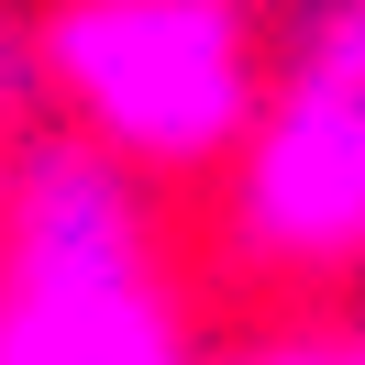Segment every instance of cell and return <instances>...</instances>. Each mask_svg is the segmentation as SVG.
<instances>
[{"mask_svg":"<svg viewBox=\"0 0 365 365\" xmlns=\"http://www.w3.org/2000/svg\"><path fill=\"white\" fill-rule=\"evenodd\" d=\"M0 365H188L155 178L89 133L0 155Z\"/></svg>","mask_w":365,"mask_h":365,"instance_id":"6da1fadb","label":"cell"},{"mask_svg":"<svg viewBox=\"0 0 365 365\" xmlns=\"http://www.w3.org/2000/svg\"><path fill=\"white\" fill-rule=\"evenodd\" d=\"M34 56L67 122L144 178H222L277 78L255 0H45Z\"/></svg>","mask_w":365,"mask_h":365,"instance_id":"7a4b0ae2","label":"cell"},{"mask_svg":"<svg viewBox=\"0 0 365 365\" xmlns=\"http://www.w3.org/2000/svg\"><path fill=\"white\" fill-rule=\"evenodd\" d=\"M222 244L232 266L321 288L365 266V78L321 56H277L266 111L222 166Z\"/></svg>","mask_w":365,"mask_h":365,"instance_id":"3957f363","label":"cell"},{"mask_svg":"<svg viewBox=\"0 0 365 365\" xmlns=\"http://www.w3.org/2000/svg\"><path fill=\"white\" fill-rule=\"evenodd\" d=\"M34 78H45V56H34V11H23V0H0V122L34 100Z\"/></svg>","mask_w":365,"mask_h":365,"instance_id":"277c9868","label":"cell"},{"mask_svg":"<svg viewBox=\"0 0 365 365\" xmlns=\"http://www.w3.org/2000/svg\"><path fill=\"white\" fill-rule=\"evenodd\" d=\"M255 365H365V343H288V354H255Z\"/></svg>","mask_w":365,"mask_h":365,"instance_id":"5b68a950","label":"cell"},{"mask_svg":"<svg viewBox=\"0 0 365 365\" xmlns=\"http://www.w3.org/2000/svg\"><path fill=\"white\" fill-rule=\"evenodd\" d=\"M255 11H266V0H255ZM277 11H288V0H277Z\"/></svg>","mask_w":365,"mask_h":365,"instance_id":"8992f818","label":"cell"}]
</instances>
